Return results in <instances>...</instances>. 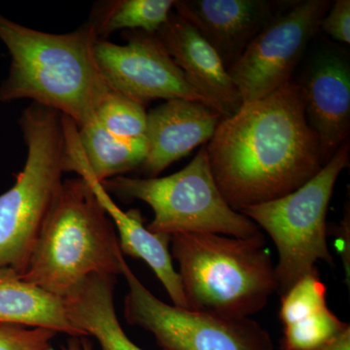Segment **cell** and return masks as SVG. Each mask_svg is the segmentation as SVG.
<instances>
[{"label":"cell","mask_w":350,"mask_h":350,"mask_svg":"<svg viewBox=\"0 0 350 350\" xmlns=\"http://www.w3.org/2000/svg\"><path fill=\"white\" fill-rule=\"evenodd\" d=\"M206 147L214 180L239 213L294 192L325 165L292 80L221 120Z\"/></svg>","instance_id":"6da1fadb"},{"label":"cell","mask_w":350,"mask_h":350,"mask_svg":"<svg viewBox=\"0 0 350 350\" xmlns=\"http://www.w3.org/2000/svg\"><path fill=\"white\" fill-rule=\"evenodd\" d=\"M98 39L89 22L69 33L54 34L0 15V40L11 57L0 101L31 100L68 117L77 128L91 123L111 90L94 59Z\"/></svg>","instance_id":"7a4b0ae2"},{"label":"cell","mask_w":350,"mask_h":350,"mask_svg":"<svg viewBox=\"0 0 350 350\" xmlns=\"http://www.w3.org/2000/svg\"><path fill=\"white\" fill-rule=\"evenodd\" d=\"M125 259L111 219L81 177L66 179L21 278L64 299L94 275H121Z\"/></svg>","instance_id":"3957f363"},{"label":"cell","mask_w":350,"mask_h":350,"mask_svg":"<svg viewBox=\"0 0 350 350\" xmlns=\"http://www.w3.org/2000/svg\"><path fill=\"white\" fill-rule=\"evenodd\" d=\"M170 254L188 310L250 319L278 293L275 266L264 234L239 239L211 232L170 236Z\"/></svg>","instance_id":"277c9868"},{"label":"cell","mask_w":350,"mask_h":350,"mask_svg":"<svg viewBox=\"0 0 350 350\" xmlns=\"http://www.w3.org/2000/svg\"><path fill=\"white\" fill-rule=\"evenodd\" d=\"M19 125L27 155L12 187L0 195V269L22 275L63 184V115L31 103Z\"/></svg>","instance_id":"5b68a950"},{"label":"cell","mask_w":350,"mask_h":350,"mask_svg":"<svg viewBox=\"0 0 350 350\" xmlns=\"http://www.w3.org/2000/svg\"><path fill=\"white\" fill-rule=\"evenodd\" d=\"M101 184L108 193L148 204L154 219L146 228L155 234L211 232L239 239L262 234L252 220L234 211L221 194L206 145L184 169L169 176L133 178L121 175Z\"/></svg>","instance_id":"8992f818"},{"label":"cell","mask_w":350,"mask_h":350,"mask_svg":"<svg viewBox=\"0 0 350 350\" xmlns=\"http://www.w3.org/2000/svg\"><path fill=\"white\" fill-rule=\"evenodd\" d=\"M347 140L330 161L301 187L280 199L246 207L241 214L266 231L278 252V293H286L319 261L334 266L327 243V211L336 182L349 163Z\"/></svg>","instance_id":"52a82bcc"},{"label":"cell","mask_w":350,"mask_h":350,"mask_svg":"<svg viewBox=\"0 0 350 350\" xmlns=\"http://www.w3.org/2000/svg\"><path fill=\"white\" fill-rule=\"evenodd\" d=\"M121 275L129 285L126 321L151 333L162 350H275L269 332L252 319H227L163 303L125 259Z\"/></svg>","instance_id":"ba28073f"},{"label":"cell","mask_w":350,"mask_h":350,"mask_svg":"<svg viewBox=\"0 0 350 350\" xmlns=\"http://www.w3.org/2000/svg\"><path fill=\"white\" fill-rule=\"evenodd\" d=\"M331 5L328 0L297 1L255 36L228 69L243 103L261 100L291 81Z\"/></svg>","instance_id":"9c48e42d"},{"label":"cell","mask_w":350,"mask_h":350,"mask_svg":"<svg viewBox=\"0 0 350 350\" xmlns=\"http://www.w3.org/2000/svg\"><path fill=\"white\" fill-rule=\"evenodd\" d=\"M123 38L125 45L105 39H98L94 44L96 64L113 91L144 107L151 100H185L211 107L188 81L156 33L126 31Z\"/></svg>","instance_id":"30bf717a"},{"label":"cell","mask_w":350,"mask_h":350,"mask_svg":"<svg viewBox=\"0 0 350 350\" xmlns=\"http://www.w3.org/2000/svg\"><path fill=\"white\" fill-rule=\"evenodd\" d=\"M64 131V172H75L91 187L96 200L111 219L119 232V243L123 254L144 260L165 287L174 305L188 308L178 271H175L170 254L169 234H155L147 229L138 209L124 211L117 206L103 184L94 178L83 154L77 126L63 116Z\"/></svg>","instance_id":"8fae6325"},{"label":"cell","mask_w":350,"mask_h":350,"mask_svg":"<svg viewBox=\"0 0 350 350\" xmlns=\"http://www.w3.org/2000/svg\"><path fill=\"white\" fill-rule=\"evenodd\" d=\"M301 87L306 121L317 135L324 165L349 140L350 64L347 53L323 47L313 54Z\"/></svg>","instance_id":"7c38bea8"},{"label":"cell","mask_w":350,"mask_h":350,"mask_svg":"<svg viewBox=\"0 0 350 350\" xmlns=\"http://www.w3.org/2000/svg\"><path fill=\"white\" fill-rule=\"evenodd\" d=\"M268 0H178L174 11L193 25L229 69L283 5Z\"/></svg>","instance_id":"4fadbf2b"},{"label":"cell","mask_w":350,"mask_h":350,"mask_svg":"<svg viewBox=\"0 0 350 350\" xmlns=\"http://www.w3.org/2000/svg\"><path fill=\"white\" fill-rule=\"evenodd\" d=\"M156 34L190 84L213 110L223 118L238 111L243 101L229 71L218 53L192 25L172 10Z\"/></svg>","instance_id":"5bb4252c"},{"label":"cell","mask_w":350,"mask_h":350,"mask_svg":"<svg viewBox=\"0 0 350 350\" xmlns=\"http://www.w3.org/2000/svg\"><path fill=\"white\" fill-rule=\"evenodd\" d=\"M223 116L202 103L167 100L147 113V155L142 169L158 177L172 163L208 144Z\"/></svg>","instance_id":"9a60e30c"},{"label":"cell","mask_w":350,"mask_h":350,"mask_svg":"<svg viewBox=\"0 0 350 350\" xmlns=\"http://www.w3.org/2000/svg\"><path fill=\"white\" fill-rule=\"evenodd\" d=\"M326 295V285L320 280L317 269L282 295V350L314 349L349 328V324L328 308Z\"/></svg>","instance_id":"2e32d148"},{"label":"cell","mask_w":350,"mask_h":350,"mask_svg":"<svg viewBox=\"0 0 350 350\" xmlns=\"http://www.w3.org/2000/svg\"><path fill=\"white\" fill-rule=\"evenodd\" d=\"M116 276L94 275L63 299L69 321L93 336L101 350H144L137 347L120 324L114 306Z\"/></svg>","instance_id":"e0dca14e"},{"label":"cell","mask_w":350,"mask_h":350,"mask_svg":"<svg viewBox=\"0 0 350 350\" xmlns=\"http://www.w3.org/2000/svg\"><path fill=\"white\" fill-rule=\"evenodd\" d=\"M42 327L70 337H87L69 321L63 299L25 282L13 269H0V325Z\"/></svg>","instance_id":"ac0fdd59"},{"label":"cell","mask_w":350,"mask_h":350,"mask_svg":"<svg viewBox=\"0 0 350 350\" xmlns=\"http://www.w3.org/2000/svg\"><path fill=\"white\" fill-rule=\"evenodd\" d=\"M77 131L88 167L100 183L142 167L146 158L145 137L125 139L115 137L96 119Z\"/></svg>","instance_id":"d6986e66"},{"label":"cell","mask_w":350,"mask_h":350,"mask_svg":"<svg viewBox=\"0 0 350 350\" xmlns=\"http://www.w3.org/2000/svg\"><path fill=\"white\" fill-rule=\"evenodd\" d=\"M174 0H114L94 6L89 23L98 39L117 31L156 33L174 10Z\"/></svg>","instance_id":"ffe728a7"},{"label":"cell","mask_w":350,"mask_h":350,"mask_svg":"<svg viewBox=\"0 0 350 350\" xmlns=\"http://www.w3.org/2000/svg\"><path fill=\"white\" fill-rule=\"evenodd\" d=\"M94 117L115 137L125 139L145 137L147 112L144 105L112 89L96 107Z\"/></svg>","instance_id":"44dd1931"},{"label":"cell","mask_w":350,"mask_h":350,"mask_svg":"<svg viewBox=\"0 0 350 350\" xmlns=\"http://www.w3.org/2000/svg\"><path fill=\"white\" fill-rule=\"evenodd\" d=\"M56 332L19 324L0 325V350H55Z\"/></svg>","instance_id":"7402d4cb"},{"label":"cell","mask_w":350,"mask_h":350,"mask_svg":"<svg viewBox=\"0 0 350 350\" xmlns=\"http://www.w3.org/2000/svg\"><path fill=\"white\" fill-rule=\"evenodd\" d=\"M319 31L325 32L338 42L350 43V1L337 0L332 4L320 24Z\"/></svg>","instance_id":"603a6c76"},{"label":"cell","mask_w":350,"mask_h":350,"mask_svg":"<svg viewBox=\"0 0 350 350\" xmlns=\"http://www.w3.org/2000/svg\"><path fill=\"white\" fill-rule=\"evenodd\" d=\"M327 234H332L336 238V248L342 258L345 271V278L349 286L350 278V213L349 204L345 207L344 217L338 225L333 226L330 230L327 229Z\"/></svg>","instance_id":"cb8c5ba5"},{"label":"cell","mask_w":350,"mask_h":350,"mask_svg":"<svg viewBox=\"0 0 350 350\" xmlns=\"http://www.w3.org/2000/svg\"><path fill=\"white\" fill-rule=\"evenodd\" d=\"M308 350H350V326L324 344Z\"/></svg>","instance_id":"d4e9b609"},{"label":"cell","mask_w":350,"mask_h":350,"mask_svg":"<svg viewBox=\"0 0 350 350\" xmlns=\"http://www.w3.org/2000/svg\"><path fill=\"white\" fill-rule=\"evenodd\" d=\"M62 350H94L93 344L88 337H70L66 345L62 347Z\"/></svg>","instance_id":"484cf974"}]
</instances>
